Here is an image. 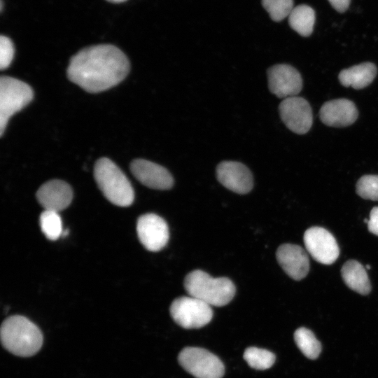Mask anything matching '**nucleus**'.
Instances as JSON below:
<instances>
[{"mask_svg":"<svg viewBox=\"0 0 378 378\" xmlns=\"http://www.w3.org/2000/svg\"><path fill=\"white\" fill-rule=\"evenodd\" d=\"M34 96L31 88L13 77L0 78V135L2 136L9 118L26 106Z\"/></svg>","mask_w":378,"mask_h":378,"instance_id":"39448f33","label":"nucleus"},{"mask_svg":"<svg viewBox=\"0 0 378 378\" xmlns=\"http://www.w3.org/2000/svg\"><path fill=\"white\" fill-rule=\"evenodd\" d=\"M368 230L378 236V206L372 208L368 222Z\"/></svg>","mask_w":378,"mask_h":378,"instance_id":"a878e982","label":"nucleus"},{"mask_svg":"<svg viewBox=\"0 0 378 378\" xmlns=\"http://www.w3.org/2000/svg\"><path fill=\"white\" fill-rule=\"evenodd\" d=\"M306 249L317 262L332 264L337 259L340 248L334 236L321 227H312L307 229L303 237Z\"/></svg>","mask_w":378,"mask_h":378,"instance_id":"6e6552de","label":"nucleus"},{"mask_svg":"<svg viewBox=\"0 0 378 378\" xmlns=\"http://www.w3.org/2000/svg\"><path fill=\"white\" fill-rule=\"evenodd\" d=\"M169 312L173 320L186 329L202 328L213 317L211 306L190 295L176 298Z\"/></svg>","mask_w":378,"mask_h":378,"instance_id":"423d86ee","label":"nucleus"},{"mask_svg":"<svg viewBox=\"0 0 378 378\" xmlns=\"http://www.w3.org/2000/svg\"><path fill=\"white\" fill-rule=\"evenodd\" d=\"M136 232L142 245L150 251L156 252L162 249L169 240V227L166 221L155 214L139 216Z\"/></svg>","mask_w":378,"mask_h":378,"instance_id":"9d476101","label":"nucleus"},{"mask_svg":"<svg viewBox=\"0 0 378 378\" xmlns=\"http://www.w3.org/2000/svg\"><path fill=\"white\" fill-rule=\"evenodd\" d=\"M130 62L118 48L100 44L85 48L70 59L68 78L84 90L97 93L120 83L130 71Z\"/></svg>","mask_w":378,"mask_h":378,"instance_id":"f257e3e1","label":"nucleus"},{"mask_svg":"<svg viewBox=\"0 0 378 378\" xmlns=\"http://www.w3.org/2000/svg\"><path fill=\"white\" fill-rule=\"evenodd\" d=\"M280 117L285 125L298 134H304L311 128L313 115L310 104L304 98L284 99L279 106Z\"/></svg>","mask_w":378,"mask_h":378,"instance_id":"1a4fd4ad","label":"nucleus"},{"mask_svg":"<svg viewBox=\"0 0 378 378\" xmlns=\"http://www.w3.org/2000/svg\"><path fill=\"white\" fill-rule=\"evenodd\" d=\"M216 176L223 186L238 194L248 193L253 188L251 171L239 162H221L216 167Z\"/></svg>","mask_w":378,"mask_h":378,"instance_id":"f8f14e48","label":"nucleus"},{"mask_svg":"<svg viewBox=\"0 0 378 378\" xmlns=\"http://www.w3.org/2000/svg\"><path fill=\"white\" fill-rule=\"evenodd\" d=\"M377 72V67L373 63L364 62L343 69L339 74L338 78L343 86L360 90L373 81Z\"/></svg>","mask_w":378,"mask_h":378,"instance_id":"f3484780","label":"nucleus"},{"mask_svg":"<svg viewBox=\"0 0 378 378\" xmlns=\"http://www.w3.org/2000/svg\"><path fill=\"white\" fill-rule=\"evenodd\" d=\"M43 340L41 330L25 316H11L1 324V343L6 349L16 356H33L41 349Z\"/></svg>","mask_w":378,"mask_h":378,"instance_id":"f03ea898","label":"nucleus"},{"mask_svg":"<svg viewBox=\"0 0 378 378\" xmlns=\"http://www.w3.org/2000/svg\"><path fill=\"white\" fill-rule=\"evenodd\" d=\"M262 5L275 22L288 17L294 8L293 0H262Z\"/></svg>","mask_w":378,"mask_h":378,"instance_id":"5701e85b","label":"nucleus"},{"mask_svg":"<svg viewBox=\"0 0 378 378\" xmlns=\"http://www.w3.org/2000/svg\"><path fill=\"white\" fill-rule=\"evenodd\" d=\"M94 176L100 190L111 203L119 206L131 205L134 199L132 186L122 170L110 159L99 158Z\"/></svg>","mask_w":378,"mask_h":378,"instance_id":"20e7f679","label":"nucleus"},{"mask_svg":"<svg viewBox=\"0 0 378 378\" xmlns=\"http://www.w3.org/2000/svg\"><path fill=\"white\" fill-rule=\"evenodd\" d=\"M36 195L38 203L45 210L59 212L71 204L73 191L65 181L53 179L44 183Z\"/></svg>","mask_w":378,"mask_h":378,"instance_id":"2eb2a0df","label":"nucleus"},{"mask_svg":"<svg viewBox=\"0 0 378 378\" xmlns=\"http://www.w3.org/2000/svg\"><path fill=\"white\" fill-rule=\"evenodd\" d=\"M110 2H113V3H120V2H123L126 0H107Z\"/></svg>","mask_w":378,"mask_h":378,"instance_id":"cd10ccee","label":"nucleus"},{"mask_svg":"<svg viewBox=\"0 0 378 378\" xmlns=\"http://www.w3.org/2000/svg\"><path fill=\"white\" fill-rule=\"evenodd\" d=\"M39 223L41 231L50 240H56L62 234V223L59 213L44 210L40 215Z\"/></svg>","mask_w":378,"mask_h":378,"instance_id":"4be33fe9","label":"nucleus"},{"mask_svg":"<svg viewBox=\"0 0 378 378\" xmlns=\"http://www.w3.org/2000/svg\"><path fill=\"white\" fill-rule=\"evenodd\" d=\"M276 260L284 271L296 281L304 279L309 272V260L306 251L292 244L281 245L276 253Z\"/></svg>","mask_w":378,"mask_h":378,"instance_id":"4468645a","label":"nucleus"},{"mask_svg":"<svg viewBox=\"0 0 378 378\" xmlns=\"http://www.w3.org/2000/svg\"><path fill=\"white\" fill-rule=\"evenodd\" d=\"M366 266H367V267H366L367 269H370V265H366Z\"/></svg>","mask_w":378,"mask_h":378,"instance_id":"c85d7f7f","label":"nucleus"},{"mask_svg":"<svg viewBox=\"0 0 378 378\" xmlns=\"http://www.w3.org/2000/svg\"><path fill=\"white\" fill-rule=\"evenodd\" d=\"M341 274L345 284L360 295H368L371 290L370 282L365 267L355 260L346 261Z\"/></svg>","mask_w":378,"mask_h":378,"instance_id":"a211bd4d","label":"nucleus"},{"mask_svg":"<svg viewBox=\"0 0 378 378\" xmlns=\"http://www.w3.org/2000/svg\"><path fill=\"white\" fill-rule=\"evenodd\" d=\"M243 357L251 368L259 370L271 368L275 361V355L273 353L254 346L246 349Z\"/></svg>","mask_w":378,"mask_h":378,"instance_id":"412c9836","label":"nucleus"},{"mask_svg":"<svg viewBox=\"0 0 378 378\" xmlns=\"http://www.w3.org/2000/svg\"><path fill=\"white\" fill-rule=\"evenodd\" d=\"M184 288L189 295L216 307L228 304L236 292L230 279L226 277L214 278L200 270H193L186 275Z\"/></svg>","mask_w":378,"mask_h":378,"instance_id":"7ed1b4c3","label":"nucleus"},{"mask_svg":"<svg viewBox=\"0 0 378 378\" xmlns=\"http://www.w3.org/2000/svg\"><path fill=\"white\" fill-rule=\"evenodd\" d=\"M268 88L278 98L295 97L302 90V79L293 66L276 64L267 70Z\"/></svg>","mask_w":378,"mask_h":378,"instance_id":"9b49d317","label":"nucleus"},{"mask_svg":"<svg viewBox=\"0 0 378 378\" xmlns=\"http://www.w3.org/2000/svg\"><path fill=\"white\" fill-rule=\"evenodd\" d=\"M358 115L355 104L346 99L326 102L322 105L319 111V116L323 123L335 127L351 125L356 120Z\"/></svg>","mask_w":378,"mask_h":378,"instance_id":"dca6fc26","label":"nucleus"},{"mask_svg":"<svg viewBox=\"0 0 378 378\" xmlns=\"http://www.w3.org/2000/svg\"><path fill=\"white\" fill-rule=\"evenodd\" d=\"M134 176L143 185L156 190H168L174 184L170 172L164 167L155 162L136 159L130 164Z\"/></svg>","mask_w":378,"mask_h":378,"instance_id":"ddd939ff","label":"nucleus"},{"mask_svg":"<svg viewBox=\"0 0 378 378\" xmlns=\"http://www.w3.org/2000/svg\"><path fill=\"white\" fill-rule=\"evenodd\" d=\"M314 22L315 12L307 5L294 7L288 15L290 27L302 36H309L312 33Z\"/></svg>","mask_w":378,"mask_h":378,"instance_id":"6ab92c4d","label":"nucleus"},{"mask_svg":"<svg viewBox=\"0 0 378 378\" xmlns=\"http://www.w3.org/2000/svg\"><path fill=\"white\" fill-rule=\"evenodd\" d=\"M356 193L363 199L378 201V175H364L356 186Z\"/></svg>","mask_w":378,"mask_h":378,"instance_id":"b1692460","label":"nucleus"},{"mask_svg":"<svg viewBox=\"0 0 378 378\" xmlns=\"http://www.w3.org/2000/svg\"><path fill=\"white\" fill-rule=\"evenodd\" d=\"M294 340L301 352L309 359H316L321 351V344L314 333L309 329L302 327L294 333Z\"/></svg>","mask_w":378,"mask_h":378,"instance_id":"aec40b11","label":"nucleus"},{"mask_svg":"<svg viewBox=\"0 0 378 378\" xmlns=\"http://www.w3.org/2000/svg\"><path fill=\"white\" fill-rule=\"evenodd\" d=\"M331 6L338 12L343 13L349 7L351 0H328Z\"/></svg>","mask_w":378,"mask_h":378,"instance_id":"bb28decb","label":"nucleus"},{"mask_svg":"<svg viewBox=\"0 0 378 378\" xmlns=\"http://www.w3.org/2000/svg\"><path fill=\"white\" fill-rule=\"evenodd\" d=\"M14 55V46L12 41L7 36L0 37V69H6L12 62Z\"/></svg>","mask_w":378,"mask_h":378,"instance_id":"393cba45","label":"nucleus"},{"mask_svg":"<svg viewBox=\"0 0 378 378\" xmlns=\"http://www.w3.org/2000/svg\"><path fill=\"white\" fill-rule=\"evenodd\" d=\"M178 363L196 378H222L224 365L216 355L199 347H186L179 353Z\"/></svg>","mask_w":378,"mask_h":378,"instance_id":"0eeeda50","label":"nucleus"}]
</instances>
